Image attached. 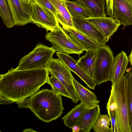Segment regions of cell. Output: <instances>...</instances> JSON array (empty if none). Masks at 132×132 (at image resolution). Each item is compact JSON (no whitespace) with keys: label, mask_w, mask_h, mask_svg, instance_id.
Listing matches in <instances>:
<instances>
[{"label":"cell","mask_w":132,"mask_h":132,"mask_svg":"<svg viewBox=\"0 0 132 132\" xmlns=\"http://www.w3.org/2000/svg\"><path fill=\"white\" fill-rule=\"evenodd\" d=\"M47 83L50 84L52 89L57 94L71 99L70 95L62 82L54 75H51L48 77Z\"/></svg>","instance_id":"603a6c76"},{"label":"cell","mask_w":132,"mask_h":132,"mask_svg":"<svg viewBox=\"0 0 132 132\" xmlns=\"http://www.w3.org/2000/svg\"><path fill=\"white\" fill-rule=\"evenodd\" d=\"M68 34L71 40L85 51H97L100 47L97 43L76 30L70 29Z\"/></svg>","instance_id":"ac0fdd59"},{"label":"cell","mask_w":132,"mask_h":132,"mask_svg":"<svg viewBox=\"0 0 132 132\" xmlns=\"http://www.w3.org/2000/svg\"><path fill=\"white\" fill-rule=\"evenodd\" d=\"M72 131L73 132H80V128L78 125H76L73 126L72 128Z\"/></svg>","instance_id":"f546056e"},{"label":"cell","mask_w":132,"mask_h":132,"mask_svg":"<svg viewBox=\"0 0 132 132\" xmlns=\"http://www.w3.org/2000/svg\"><path fill=\"white\" fill-rule=\"evenodd\" d=\"M93 17H106V0H77Z\"/></svg>","instance_id":"d6986e66"},{"label":"cell","mask_w":132,"mask_h":132,"mask_svg":"<svg viewBox=\"0 0 132 132\" xmlns=\"http://www.w3.org/2000/svg\"><path fill=\"white\" fill-rule=\"evenodd\" d=\"M20 108H29L39 119L47 123L56 120L63 112L61 96L52 89H42L27 99L16 102Z\"/></svg>","instance_id":"7a4b0ae2"},{"label":"cell","mask_w":132,"mask_h":132,"mask_svg":"<svg viewBox=\"0 0 132 132\" xmlns=\"http://www.w3.org/2000/svg\"><path fill=\"white\" fill-rule=\"evenodd\" d=\"M114 57L108 45L100 47L97 50L94 80L97 85L111 80Z\"/></svg>","instance_id":"5b68a950"},{"label":"cell","mask_w":132,"mask_h":132,"mask_svg":"<svg viewBox=\"0 0 132 132\" xmlns=\"http://www.w3.org/2000/svg\"><path fill=\"white\" fill-rule=\"evenodd\" d=\"M49 73L47 68L17 70L12 67L0 75V94L15 102L30 97L47 83Z\"/></svg>","instance_id":"6da1fadb"},{"label":"cell","mask_w":132,"mask_h":132,"mask_svg":"<svg viewBox=\"0 0 132 132\" xmlns=\"http://www.w3.org/2000/svg\"><path fill=\"white\" fill-rule=\"evenodd\" d=\"M128 61L126 53L123 51L116 56L111 71V81L112 84L118 82L124 75Z\"/></svg>","instance_id":"5bb4252c"},{"label":"cell","mask_w":132,"mask_h":132,"mask_svg":"<svg viewBox=\"0 0 132 132\" xmlns=\"http://www.w3.org/2000/svg\"><path fill=\"white\" fill-rule=\"evenodd\" d=\"M108 0V1H111V0Z\"/></svg>","instance_id":"836d02e7"},{"label":"cell","mask_w":132,"mask_h":132,"mask_svg":"<svg viewBox=\"0 0 132 132\" xmlns=\"http://www.w3.org/2000/svg\"><path fill=\"white\" fill-rule=\"evenodd\" d=\"M125 75L127 84V100L129 125L132 131V69L127 70Z\"/></svg>","instance_id":"484cf974"},{"label":"cell","mask_w":132,"mask_h":132,"mask_svg":"<svg viewBox=\"0 0 132 132\" xmlns=\"http://www.w3.org/2000/svg\"><path fill=\"white\" fill-rule=\"evenodd\" d=\"M58 58L69 68L71 71L77 75L85 83L90 89H94L97 85L94 81L85 73L79 66L73 57L69 54L60 52L56 53Z\"/></svg>","instance_id":"8fae6325"},{"label":"cell","mask_w":132,"mask_h":132,"mask_svg":"<svg viewBox=\"0 0 132 132\" xmlns=\"http://www.w3.org/2000/svg\"><path fill=\"white\" fill-rule=\"evenodd\" d=\"M46 68L51 75L63 76L72 80L74 78L70 70L59 58H53Z\"/></svg>","instance_id":"44dd1931"},{"label":"cell","mask_w":132,"mask_h":132,"mask_svg":"<svg viewBox=\"0 0 132 132\" xmlns=\"http://www.w3.org/2000/svg\"><path fill=\"white\" fill-rule=\"evenodd\" d=\"M84 19L102 34L107 42L121 25L120 21L113 17H91Z\"/></svg>","instance_id":"30bf717a"},{"label":"cell","mask_w":132,"mask_h":132,"mask_svg":"<svg viewBox=\"0 0 132 132\" xmlns=\"http://www.w3.org/2000/svg\"><path fill=\"white\" fill-rule=\"evenodd\" d=\"M72 81L81 104L88 108L98 104L100 101L95 94L81 85L74 78Z\"/></svg>","instance_id":"9a60e30c"},{"label":"cell","mask_w":132,"mask_h":132,"mask_svg":"<svg viewBox=\"0 0 132 132\" xmlns=\"http://www.w3.org/2000/svg\"><path fill=\"white\" fill-rule=\"evenodd\" d=\"M100 113L98 104L88 109L77 125L80 128V132H89L93 129Z\"/></svg>","instance_id":"2e32d148"},{"label":"cell","mask_w":132,"mask_h":132,"mask_svg":"<svg viewBox=\"0 0 132 132\" xmlns=\"http://www.w3.org/2000/svg\"><path fill=\"white\" fill-rule=\"evenodd\" d=\"M0 15L7 27L11 28L14 23L7 3L6 0H0Z\"/></svg>","instance_id":"cb8c5ba5"},{"label":"cell","mask_w":132,"mask_h":132,"mask_svg":"<svg viewBox=\"0 0 132 132\" xmlns=\"http://www.w3.org/2000/svg\"><path fill=\"white\" fill-rule=\"evenodd\" d=\"M131 1H132V0H131Z\"/></svg>","instance_id":"e575fe53"},{"label":"cell","mask_w":132,"mask_h":132,"mask_svg":"<svg viewBox=\"0 0 132 132\" xmlns=\"http://www.w3.org/2000/svg\"><path fill=\"white\" fill-rule=\"evenodd\" d=\"M128 3L132 6V1L131 0H125Z\"/></svg>","instance_id":"1f68e13d"},{"label":"cell","mask_w":132,"mask_h":132,"mask_svg":"<svg viewBox=\"0 0 132 132\" xmlns=\"http://www.w3.org/2000/svg\"><path fill=\"white\" fill-rule=\"evenodd\" d=\"M55 52L52 47L39 43L32 51L21 58L15 69L24 70L46 68Z\"/></svg>","instance_id":"277c9868"},{"label":"cell","mask_w":132,"mask_h":132,"mask_svg":"<svg viewBox=\"0 0 132 132\" xmlns=\"http://www.w3.org/2000/svg\"><path fill=\"white\" fill-rule=\"evenodd\" d=\"M14 25L23 26L31 23L32 6L27 0H6Z\"/></svg>","instance_id":"ba28073f"},{"label":"cell","mask_w":132,"mask_h":132,"mask_svg":"<svg viewBox=\"0 0 132 132\" xmlns=\"http://www.w3.org/2000/svg\"><path fill=\"white\" fill-rule=\"evenodd\" d=\"M97 55V51H87L85 54L77 61L84 72L93 80Z\"/></svg>","instance_id":"e0dca14e"},{"label":"cell","mask_w":132,"mask_h":132,"mask_svg":"<svg viewBox=\"0 0 132 132\" xmlns=\"http://www.w3.org/2000/svg\"><path fill=\"white\" fill-rule=\"evenodd\" d=\"M27 0L28 1L30 2L31 0Z\"/></svg>","instance_id":"d6a6232c"},{"label":"cell","mask_w":132,"mask_h":132,"mask_svg":"<svg viewBox=\"0 0 132 132\" xmlns=\"http://www.w3.org/2000/svg\"><path fill=\"white\" fill-rule=\"evenodd\" d=\"M108 113L110 118L111 125V128L112 132H117L116 120L113 113L112 112H110Z\"/></svg>","instance_id":"83f0119b"},{"label":"cell","mask_w":132,"mask_h":132,"mask_svg":"<svg viewBox=\"0 0 132 132\" xmlns=\"http://www.w3.org/2000/svg\"><path fill=\"white\" fill-rule=\"evenodd\" d=\"M113 17L124 27L132 25V6L125 0H113Z\"/></svg>","instance_id":"7c38bea8"},{"label":"cell","mask_w":132,"mask_h":132,"mask_svg":"<svg viewBox=\"0 0 132 132\" xmlns=\"http://www.w3.org/2000/svg\"><path fill=\"white\" fill-rule=\"evenodd\" d=\"M129 57L128 60L132 66V49Z\"/></svg>","instance_id":"4dcf8cb0"},{"label":"cell","mask_w":132,"mask_h":132,"mask_svg":"<svg viewBox=\"0 0 132 132\" xmlns=\"http://www.w3.org/2000/svg\"><path fill=\"white\" fill-rule=\"evenodd\" d=\"M127 90V80L124 75L118 82L112 84L106 104L108 113L112 112L116 118L117 132H132L129 119Z\"/></svg>","instance_id":"3957f363"},{"label":"cell","mask_w":132,"mask_h":132,"mask_svg":"<svg viewBox=\"0 0 132 132\" xmlns=\"http://www.w3.org/2000/svg\"><path fill=\"white\" fill-rule=\"evenodd\" d=\"M57 12V19L62 28L68 34L70 29H75L72 18L65 4L66 0H50Z\"/></svg>","instance_id":"4fadbf2b"},{"label":"cell","mask_w":132,"mask_h":132,"mask_svg":"<svg viewBox=\"0 0 132 132\" xmlns=\"http://www.w3.org/2000/svg\"><path fill=\"white\" fill-rule=\"evenodd\" d=\"M88 109L80 103L75 106L62 118L64 125L71 128L77 125Z\"/></svg>","instance_id":"ffe728a7"},{"label":"cell","mask_w":132,"mask_h":132,"mask_svg":"<svg viewBox=\"0 0 132 132\" xmlns=\"http://www.w3.org/2000/svg\"><path fill=\"white\" fill-rule=\"evenodd\" d=\"M110 118L108 114H100L96 121L93 128L96 132H112L110 127Z\"/></svg>","instance_id":"d4e9b609"},{"label":"cell","mask_w":132,"mask_h":132,"mask_svg":"<svg viewBox=\"0 0 132 132\" xmlns=\"http://www.w3.org/2000/svg\"><path fill=\"white\" fill-rule=\"evenodd\" d=\"M30 2L32 6L31 23L47 31L54 30L58 27L59 23L53 13L35 0H31Z\"/></svg>","instance_id":"52a82bcc"},{"label":"cell","mask_w":132,"mask_h":132,"mask_svg":"<svg viewBox=\"0 0 132 132\" xmlns=\"http://www.w3.org/2000/svg\"><path fill=\"white\" fill-rule=\"evenodd\" d=\"M45 37L55 51L79 55L84 51L71 40L68 34L60 24L55 30L47 32Z\"/></svg>","instance_id":"8992f818"},{"label":"cell","mask_w":132,"mask_h":132,"mask_svg":"<svg viewBox=\"0 0 132 132\" xmlns=\"http://www.w3.org/2000/svg\"><path fill=\"white\" fill-rule=\"evenodd\" d=\"M65 4L71 17L84 19L92 17L89 12L78 0H66Z\"/></svg>","instance_id":"7402d4cb"},{"label":"cell","mask_w":132,"mask_h":132,"mask_svg":"<svg viewBox=\"0 0 132 132\" xmlns=\"http://www.w3.org/2000/svg\"><path fill=\"white\" fill-rule=\"evenodd\" d=\"M75 30L98 43L100 47L107 42L104 36L95 27L84 19L71 17Z\"/></svg>","instance_id":"9c48e42d"},{"label":"cell","mask_w":132,"mask_h":132,"mask_svg":"<svg viewBox=\"0 0 132 132\" xmlns=\"http://www.w3.org/2000/svg\"><path fill=\"white\" fill-rule=\"evenodd\" d=\"M13 100L10 99L0 94V103L2 104H10L14 103Z\"/></svg>","instance_id":"f1b7e54d"},{"label":"cell","mask_w":132,"mask_h":132,"mask_svg":"<svg viewBox=\"0 0 132 132\" xmlns=\"http://www.w3.org/2000/svg\"><path fill=\"white\" fill-rule=\"evenodd\" d=\"M38 3L53 13L56 17L57 12L56 9L50 0H35Z\"/></svg>","instance_id":"4316f807"}]
</instances>
